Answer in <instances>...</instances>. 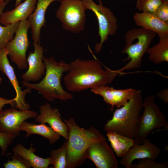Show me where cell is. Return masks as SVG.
Wrapping results in <instances>:
<instances>
[{
    "instance_id": "1",
    "label": "cell",
    "mask_w": 168,
    "mask_h": 168,
    "mask_svg": "<svg viewBox=\"0 0 168 168\" xmlns=\"http://www.w3.org/2000/svg\"><path fill=\"white\" fill-rule=\"evenodd\" d=\"M67 72L63 80L69 91L80 92L110 83L106 70L96 60L76 59L70 63V68Z\"/></svg>"
},
{
    "instance_id": "2",
    "label": "cell",
    "mask_w": 168,
    "mask_h": 168,
    "mask_svg": "<svg viewBox=\"0 0 168 168\" xmlns=\"http://www.w3.org/2000/svg\"><path fill=\"white\" fill-rule=\"evenodd\" d=\"M44 62L46 66L45 76L40 82L31 83L23 81V86L37 91L46 100L49 102L58 99L63 101L72 99L73 96L65 91L61 85V79L64 72L70 68V63L61 60L57 62L54 57H45Z\"/></svg>"
},
{
    "instance_id": "3",
    "label": "cell",
    "mask_w": 168,
    "mask_h": 168,
    "mask_svg": "<svg viewBox=\"0 0 168 168\" xmlns=\"http://www.w3.org/2000/svg\"><path fill=\"white\" fill-rule=\"evenodd\" d=\"M68 133L66 168H72L79 165L84 161L85 153L94 143L106 140L105 137L95 127L88 129L80 128L73 118L64 119Z\"/></svg>"
},
{
    "instance_id": "4",
    "label": "cell",
    "mask_w": 168,
    "mask_h": 168,
    "mask_svg": "<svg viewBox=\"0 0 168 168\" xmlns=\"http://www.w3.org/2000/svg\"><path fill=\"white\" fill-rule=\"evenodd\" d=\"M156 34L140 27L128 30L125 35V46L122 53L127 55L124 61H129L119 69H108L110 80L113 81L116 76L126 70H131L141 67L143 55L147 52L150 45Z\"/></svg>"
},
{
    "instance_id": "5",
    "label": "cell",
    "mask_w": 168,
    "mask_h": 168,
    "mask_svg": "<svg viewBox=\"0 0 168 168\" xmlns=\"http://www.w3.org/2000/svg\"><path fill=\"white\" fill-rule=\"evenodd\" d=\"M141 91L124 105L116 109L112 118L104 126L105 131H112L133 139L139 117L143 109Z\"/></svg>"
},
{
    "instance_id": "6",
    "label": "cell",
    "mask_w": 168,
    "mask_h": 168,
    "mask_svg": "<svg viewBox=\"0 0 168 168\" xmlns=\"http://www.w3.org/2000/svg\"><path fill=\"white\" fill-rule=\"evenodd\" d=\"M155 96L147 97L143 102V110L139 117L134 136V143L142 144L154 129L163 128L168 130V122L155 103Z\"/></svg>"
},
{
    "instance_id": "7",
    "label": "cell",
    "mask_w": 168,
    "mask_h": 168,
    "mask_svg": "<svg viewBox=\"0 0 168 168\" xmlns=\"http://www.w3.org/2000/svg\"><path fill=\"white\" fill-rule=\"evenodd\" d=\"M56 17L63 28L73 33L83 30L86 22V10L82 0H60Z\"/></svg>"
},
{
    "instance_id": "8",
    "label": "cell",
    "mask_w": 168,
    "mask_h": 168,
    "mask_svg": "<svg viewBox=\"0 0 168 168\" xmlns=\"http://www.w3.org/2000/svg\"><path fill=\"white\" fill-rule=\"evenodd\" d=\"M86 9L91 10L95 15L98 24V35L100 40L95 46L96 53L100 52L104 43L109 36L116 34L118 28L117 19L109 8L103 6L101 0L97 4L93 0H82Z\"/></svg>"
},
{
    "instance_id": "9",
    "label": "cell",
    "mask_w": 168,
    "mask_h": 168,
    "mask_svg": "<svg viewBox=\"0 0 168 168\" xmlns=\"http://www.w3.org/2000/svg\"><path fill=\"white\" fill-rule=\"evenodd\" d=\"M30 27L28 19L19 22L15 36L5 47L11 60L22 70L28 68L26 53L29 46L28 32Z\"/></svg>"
},
{
    "instance_id": "10",
    "label": "cell",
    "mask_w": 168,
    "mask_h": 168,
    "mask_svg": "<svg viewBox=\"0 0 168 168\" xmlns=\"http://www.w3.org/2000/svg\"><path fill=\"white\" fill-rule=\"evenodd\" d=\"M37 115L35 111L18 110L12 107L0 111V131L18 136L23 122L29 118L35 119Z\"/></svg>"
},
{
    "instance_id": "11",
    "label": "cell",
    "mask_w": 168,
    "mask_h": 168,
    "mask_svg": "<svg viewBox=\"0 0 168 168\" xmlns=\"http://www.w3.org/2000/svg\"><path fill=\"white\" fill-rule=\"evenodd\" d=\"M106 140L95 142L86 152L84 159H89L97 168H118L119 163Z\"/></svg>"
},
{
    "instance_id": "12",
    "label": "cell",
    "mask_w": 168,
    "mask_h": 168,
    "mask_svg": "<svg viewBox=\"0 0 168 168\" xmlns=\"http://www.w3.org/2000/svg\"><path fill=\"white\" fill-rule=\"evenodd\" d=\"M8 52L5 48L0 49V71L7 77L15 90L16 96L14 99L15 106L20 110H29V104L26 102L25 96L31 92V89L27 88L21 90L14 69L10 64L8 58Z\"/></svg>"
},
{
    "instance_id": "13",
    "label": "cell",
    "mask_w": 168,
    "mask_h": 168,
    "mask_svg": "<svg viewBox=\"0 0 168 168\" xmlns=\"http://www.w3.org/2000/svg\"><path fill=\"white\" fill-rule=\"evenodd\" d=\"M91 91L101 96L105 103L110 106L111 111L115 107L119 108L125 105L135 94L140 91L132 88L116 89L107 85L91 89Z\"/></svg>"
},
{
    "instance_id": "14",
    "label": "cell",
    "mask_w": 168,
    "mask_h": 168,
    "mask_svg": "<svg viewBox=\"0 0 168 168\" xmlns=\"http://www.w3.org/2000/svg\"><path fill=\"white\" fill-rule=\"evenodd\" d=\"M34 50L29 52L27 58L28 68L21 76L23 81L29 82L39 80L45 74L46 66L43 61L44 49L40 43L33 42Z\"/></svg>"
},
{
    "instance_id": "15",
    "label": "cell",
    "mask_w": 168,
    "mask_h": 168,
    "mask_svg": "<svg viewBox=\"0 0 168 168\" xmlns=\"http://www.w3.org/2000/svg\"><path fill=\"white\" fill-rule=\"evenodd\" d=\"M161 152L160 149L154 143L146 139L141 144L134 143L119 161L120 165L126 168H131L133 161L137 159L148 158L154 160Z\"/></svg>"
},
{
    "instance_id": "16",
    "label": "cell",
    "mask_w": 168,
    "mask_h": 168,
    "mask_svg": "<svg viewBox=\"0 0 168 168\" xmlns=\"http://www.w3.org/2000/svg\"><path fill=\"white\" fill-rule=\"evenodd\" d=\"M40 114L35 118L38 123H47L49 127L60 136L66 140L68 133L66 124L61 119V116L57 109L52 108L49 104L46 103L40 108Z\"/></svg>"
},
{
    "instance_id": "17",
    "label": "cell",
    "mask_w": 168,
    "mask_h": 168,
    "mask_svg": "<svg viewBox=\"0 0 168 168\" xmlns=\"http://www.w3.org/2000/svg\"><path fill=\"white\" fill-rule=\"evenodd\" d=\"M37 0H24L13 9L3 12L0 16V23L6 26L28 19L34 12Z\"/></svg>"
},
{
    "instance_id": "18",
    "label": "cell",
    "mask_w": 168,
    "mask_h": 168,
    "mask_svg": "<svg viewBox=\"0 0 168 168\" xmlns=\"http://www.w3.org/2000/svg\"><path fill=\"white\" fill-rule=\"evenodd\" d=\"M60 0H37L35 8L29 19L30 24L32 38L33 42L40 43L41 30L45 25L46 11L49 5L55 1Z\"/></svg>"
},
{
    "instance_id": "19",
    "label": "cell",
    "mask_w": 168,
    "mask_h": 168,
    "mask_svg": "<svg viewBox=\"0 0 168 168\" xmlns=\"http://www.w3.org/2000/svg\"><path fill=\"white\" fill-rule=\"evenodd\" d=\"M133 19L137 26L155 33L159 37L168 35V23L160 20L153 13H136Z\"/></svg>"
},
{
    "instance_id": "20",
    "label": "cell",
    "mask_w": 168,
    "mask_h": 168,
    "mask_svg": "<svg viewBox=\"0 0 168 168\" xmlns=\"http://www.w3.org/2000/svg\"><path fill=\"white\" fill-rule=\"evenodd\" d=\"M36 149L31 144L29 149L25 148L21 144H17L12 149L15 154H17L28 161L31 167L34 168H47L53 165V161L50 157L43 158L37 156L34 152Z\"/></svg>"
},
{
    "instance_id": "21",
    "label": "cell",
    "mask_w": 168,
    "mask_h": 168,
    "mask_svg": "<svg viewBox=\"0 0 168 168\" xmlns=\"http://www.w3.org/2000/svg\"><path fill=\"white\" fill-rule=\"evenodd\" d=\"M20 130L26 132V138L33 134L39 135L47 139L50 144L54 143L60 138V136L45 123L36 124L25 121L21 125Z\"/></svg>"
},
{
    "instance_id": "22",
    "label": "cell",
    "mask_w": 168,
    "mask_h": 168,
    "mask_svg": "<svg viewBox=\"0 0 168 168\" xmlns=\"http://www.w3.org/2000/svg\"><path fill=\"white\" fill-rule=\"evenodd\" d=\"M106 135L113 151L119 157L124 156L134 144L133 139L114 132H107Z\"/></svg>"
},
{
    "instance_id": "23",
    "label": "cell",
    "mask_w": 168,
    "mask_h": 168,
    "mask_svg": "<svg viewBox=\"0 0 168 168\" xmlns=\"http://www.w3.org/2000/svg\"><path fill=\"white\" fill-rule=\"evenodd\" d=\"M158 44L147 51L148 59L155 64L168 62V35L159 37Z\"/></svg>"
},
{
    "instance_id": "24",
    "label": "cell",
    "mask_w": 168,
    "mask_h": 168,
    "mask_svg": "<svg viewBox=\"0 0 168 168\" xmlns=\"http://www.w3.org/2000/svg\"><path fill=\"white\" fill-rule=\"evenodd\" d=\"M10 0H6L0 7V16ZM19 22L3 26H1L0 23V49L5 48L7 43L13 38Z\"/></svg>"
},
{
    "instance_id": "25",
    "label": "cell",
    "mask_w": 168,
    "mask_h": 168,
    "mask_svg": "<svg viewBox=\"0 0 168 168\" xmlns=\"http://www.w3.org/2000/svg\"><path fill=\"white\" fill-rule=\"evenodd\" d=\"M67 154V142H64L59 148L52 150L50 157L53 161V168H65Z\"/></svg>"
},
{
    "instance_id": "26",
    "label": "cell",
    "mask_w": 168,
    "mask_h": 168,
    "mask_svg": "<svg viewBox=\"0 0 168 168\" xmlns=\"http://www.w3.org/2000/svg\"><path fill=\"white\" fill-rule=\"evenodd\" d=\"M165 0H137V8L142 12L153 13Z\"/></svg>"
},
{
    "instance_id": "27",
    "label": "cell",
    "mask_w": 168,
    "mask_h": 168,
    "mask_svg": "<svg viewBox=\"0 0 168 168\" xmlns=\"http://www.w3.org/2000/svg\"><path fill=\"white\" fill-rule=\"evenodd\" d=\"M5 168H30L31 167L29 163L20 155L15 154L11 156V159L8 160L4 163Z\"/></svg>"
},
{
    "instance_id": "28",
    "label": "cell",
    "mask_w": 168,
    "mask_h": 168,
    "mask_svg": "<svg viewBox=\"0 0 168 168\" xmlns=\"http://www.w3.org/2000/svg\"><path fill=\"white\" fill-rule=\"evenodd\" d=\"M168 163L167 161L159 163L148 158L141 159L138 163L132 164L131 168H167Z\"/></svg>"
},
{
    "instance_id": "29",
    "label": "cell",
    "mask_w": 168,
    "mask_h": 168,
    "mask_svg": "<svg viewBox=\"0 0 168 168\" xmlns=\"http://www.w3.org/2000/svg\"><path fill=\"white\" fill-rule=\"evenodd\" d=\"M16 137L14 135L0 131V147L1 149V155L4 156L6 154L9 147L12 144Z\"/></svg>"
},
{
    "instance_id": "30",
    "label": "cell",
    "mask_w": 168,
    "mask_h": 168,
    "mask_svg": "<svg viewBox=\"0 0 168 168\" xmlns=\"http://www.w3.org/2000/svg\"><path fill=\"white\" fill-rule=\"evenodd\" d=\"M162 21L168 23V1H165L153 13Z\"/></svg>"
},
{
    "instance_id": "31",
    "label": "cell",
    "mask_w": 168,
    "mask_h": 168,
    "mask_svg": "<svg viewBox=\"0 0 168 168\" xmlns=\"http://www.w3.org/2000/svg\"><path fill=\"white\" fill-rule=\"evenodd\" d=\"M157 97L165 104L168 102V89L167 88L158 92L156 94Z\"/></svg>"
},
{
    "instance_id": "32",
    "label": "cell",
    "mask_w": 168,
    "mask_h": 168,
    "mask_svg": "<svg viewBox=\"0 0 168 168\" xmlns=\"http://www.w3.org/2000/svg\"><path fill=\"white\" fill-rule=\"evenodd\" d=\"M7 104H10L12 108H14L15 106L14 98L7 99L0 97V111L2 110L3 107Z\"/></svg>"
},
{
    "instance_id": "33",
    "label": "cell",
    "mask_w": 168,
    "mask_h": 168,
    "mask_svg": "<svg viewBox=\"0 0 168 168\" xmlns=\"http://www.w3.org/2000/svg\"><path fill=\"white\" fill-rule=\"evenodd\" d=\"M23 0H16L15 4V7H16L19 4H20V3L22 2Z\"/></svg>"
},
{
    "instance_id": "34",
    "label": "cell",
    "mask_w": 168,
    "mask_h": 168,
    "mask_svg": "<svg viewBox=\"0 0 168 168\" xmlns=\"http://www.w3.org/2000/svg\"><path fill=\"white\" fill-rule=\"evenodd\" d=\"M7 0H0V7L3 5Z\"/></svg>"
},
{
    "instance_id": "35",
    "label": "cell",
    "mask_w": 168,
    "mask_h": 168,
    "mask_svg": "<svg viewBox=\"0 0 168 168\" xmlns=\"http://www.w3.org/2000/svg\"><path fill=\"white\" fill-rule=\"evenodd\" d=\"M2 82V79L0 77V84H1Z\"/></svg>"
},
{
    "instance_id": "36",
    "label": "cell",
    "mask_w": 168,
    "mask_h": 168,
    "mask_svg": "<svg viewBox=\"0 0 168 168\" xmlns=\"http://www.w3.org/2000/svg\"><path fill=\"white\" fill-rule=\"evenodd\" d=\"M126 1H131V0H126Z\"/></svg>"
},
{
    "instance_id": "37",
    "label": "cell",
    "mask_w": 168,
    "mask_h": 168,
    "mask_svg": "<svg viewBox=\"0 0 168 168\" xmlns=\"http://www.w3.org/2000/svg\"><path fill=\"white\" fill-rule=\"evenodd\" d=\"M165 0L168 1V0Z\"/></svg>"
}]
</instances>
